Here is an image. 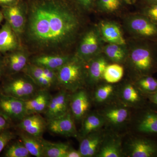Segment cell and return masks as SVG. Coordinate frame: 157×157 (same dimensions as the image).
I'll use <instances>...</instances> for the list:
<instances>
[{
  "mask_svg": "<svg viewBox=\"0 0 157 157\" xmlns=\"http://www.w3.org/2000/svg\"><path fill=\"white\" fill-rule=\"evenodd\" d=\"M82 12L67 0H33L26 5L21 44L36 55L69 53L83 33Z\"/></svg>",
  "mask_w": 157,
  "mask_h": 157,
  "instance_id": "1",
  "label": "cell"
},
{
  "mask_svg": "<svg viewBox=\"0 0 157 157\" xmlns=\"http://www.w3.org/2000/svg\"><path fill=\"white\" fill-rule=\"evenodd\" d=\"M125 62L136 78L152 76L157 72V42L137 40L128 49Z\"/></svg>",
  "mask_w": 157,
  "mask_h": 157,
  "instance_id": "2",
  "label": "cell"
},
{
  "mask_svg": "<svg viewBox=\"0 0 157 157\" xmlns=\"http://www.w3.org/2000/svg\"><path fill=\"white\" fill-rule=\"evenodd\" d=\"M56 73L59 87L70 93L83 89L87 84L86 63L75 54Z\"/></svg>",
  "mask_w": 157,
  "mask_h": 157,
  "instance_id": "3",
  "label": "cell"
},
{
  "mask_svg": "<svg viewBox=\"0 0 157 157\" xmlns=\"http://www.w3.org/2000/svg\"><path fill=\"white\" fill-rule=\"evenodd\" d=\"M3 83L1 92L25 101L33 97L41 89L23 72L9 76Z\"/></svg>",
  "mask_w": 157,
  "mask_h": 157,
  "instance_id": "4",
  "label": "cell"
},
{
  "mask_svg": "<svg viewBox=\"0 0 157 157\" xmlns=\"http://www.w3.org/2000/svg\"><path fill=\"white\" fill-rule=\"evenodd\" d=\"M103 41L98 27L90 28L80 36L75 54L87 63L102 53Z\"/></svg>",
  "mask_w": 157,
  "mask_h": 157,
  "instance_id": "5",
  "label": "cell"
},
{
  "mask_svg": "<svg viewBox=\"0 0 157 157\" xmlns=\"http://www.w3.org/2000/svg\"><path fill=\"white\" fill-rule=\"evenodd\" d=\"M125 27L137 40L157 42V24L144 14H132L125 18Z\"/></svg>",
  "mask_w": 157,
  "mask_h": 157,
  "instance_id": "6",
  "label": "cell"
},
{
  "mask_svg": "<svg viewBox=\"0 0 157 157\" xmlns=\"http://www.w3.org/2000/svg\"><path fill=\"white\" fill-rule=\"evenodd\" d=\"M2 12L6 21L9 23L21 42L26 21V5L19 1L12 6L2 7Z\"/></svg>",
  "mask_w": 157,
  "mask_h": 157,
  "instance_id": "7",
  "label": "cell"
},
{
  "mask_svg": "<svg viewBox=\"0 0 157 157\" xmlns=\"http://www.w3.org/2000/svg\"><path fill=\"white\" fill-rule=\"evenodd\" d=\"M71 94L67 90L61 88L56 94L52 96L47 109L44 113L46 120L60 117L70 111Z\"/></svg>",
  "mask_w": 157,
  "mask_h": 157,
  "instance_id": "8",
  "label": "cell"
},
{
  "mask_svg": "<svg viewBox=\"0 0 157 157\" xmlns=\"http://www.w3.org/2000/svg\"><path fill=\"white\" fill-rule=\"evenodd\" d=\"M0 112L10 121H20L27 115L25 101L0 92Z\"/></svg>",
  "mask_w": 157,
  "mask_h": 157,
  "instance_id": "9",
  "label": "cell"
},
{
  "mask_svg": "<svg viewBox=\"0 0 157 157\" xmlns=\"http://www.w3.org/2000/svg\"><path fill=\"white\" fill-rule=\"evenodd\" d=\"M30 54L22 46L7 53L4 57L6 74L11 76L22 72L29 63Z\"/></svg>",
  "mask_w": 157,
  "mask_h": 157,
  "instance_id": "10",
  "label": "cell"
},
{
  "mask_svg": "<svg viewBox=\"0 0 157 157\" xmlns=\"http://www.w3.org/2000/svg\"><path fill=\"white\" fill-rule=\"evenodd\" d=\"M47 121V129L52 133L67 137H78L74 119L70 111L60 117Z\"/></svg>",
  "mask_w": 157,
  "mask_h": 157,
  "instance_id": "11",
  "label": "cell"
},
{
  "mask_svg": "<svg viewBox=\"0 0 157 157\" xmlns=\"http://www.w3.org/2000/svg\"><path fill=\"white\" fill-rule=\"evenodd\" d=\"M47 126V120L39 113L26 116L17 125L20 131L40 138H42Z\"/></svg>",
  "mask_w": 157,
  "mask_h": 157,
  "instance_id": "12",
  "label": "cell"
},
{
  "mask_svg": "<svg viewBox=\"0 0 157 157\" xmlns=\"http://www.w3.org/2000/svg\"><path fill=\"white\" fill-rule=\"evenodd\" d=\"M71 54H40L30 58L29 63L42 67L57 70L70 59Z\"/></svg>",
  "mask_w": 157,
  "mask_h": 157,
  "instance_id": "13",
  "label": "cell"
},
{
  "mask_svg": "<svg viewBox=\"0 0 157 157\" xmlns=\"http://www.w3.org/2000/svg\"><path fill=\"white\" fill-rule=\"evenodd\" d=\"M90 105L89 96L87 92L83 89L71 93L70 110L75 120L83 119L90 109Z\"/></svg>",
  "mask_w": 157,
  "mask_h": 157,
  "instance_id": "14",
  "label": "cell"
},
{
  "mask_svg": "<svg viewBox=\"0 0 157 157\" xmlns=\"http://www.w3.org/2000/svg\"><path fill=\"white\" fill-rule=\"evenodd\" d=\"M128 155L131 157H156L157 143L146 138H135L128 144Z\"/></svg>",
  "mask_w": 157,
  "mask_h": 157,
  "instance_id": "15",
  "label": "cell"
},
{
  "mask_svg": "<svg viewBox=\"0 0 157 157\" xmlns=\"http://www.w3.org/2000/svg\"><path fill=\"white\" fill-rule=\"evenodd\" d=\"M108 60L101 53L86 63L88 66L86 67L87 84L92 86L104 79V71L108 65Z\"/></svg>",
  "mask_w": 157,
  "mask_h": 157,
  "instance_id": "16",
  "label": "cell"
},
{
  "mask_svg": "<svg viewBox=\"0 0 157 157\" xmlns=\"http://www.w3.org/2000/svg\"><path fill=\"white\" fill-rule=\"evenodd\" d=\"M102 39L108 43L126 45L120 27L116 23L103 21L98 26Z\"/></svg>",
  "mask_w": 157,
  "mask_h": 157,
  "instance_id": "17",
  "label": "cell"
},
{
  "mask_svg": "<svg viewBox=\"0 0 157 157\" xmlns=\"http://www.w3.org/2000/svg\"><path fill=\"white\" fill-rule=\"evenodd\" d=\"M104 138L103 133L98 130L81 138L78 150L82 157L96 156Z\"/></svg>",
  "mask_w": 157,
  "mask_h": 157,
  "instance_id": "18",
  "label": "cell"
},
{
  "mask_svg": "<svg viewBox=\"0 0 157 157\" xmlns=\"http://www.w3.org/2000/svg\"><path fill=\"white\" fill-rule=\"evenodd\" d=\"M22 46L17 35L6 21L0 29V52L7 53Z\"/></svg>",
  "mask_w": 157,
  "mask_h": 157,
  "instance_id": "19",
  "label": "cell"
},
{
  "mask_svg": "<svg viewBox=\"0 0 157 157\" xmlns=\"http://www.w3.org/2000/svg\"><path fill=\"white\" fill-rule=\"evenodd\" d=\"M52 97L49 90H39L33 97L25 101L27 115L44 113Z\"/></svg>",
  "mask_w": 157,
  "mask_h": 157,
  "instance_id": "20",
  "label": "cell"
},
{
  "mask_svg": "<svg viewBox=\"0 0 157 157\" xmlns=\"http://www.w3.org/2000/svg\"><path fill=\"white\" fill-rule=\"evenodd\" d=\"M122 156L121 142L118 137L104 138L96 157H120Z\"/></svg>",
  "mask_w": 157,
  "mask_h": 157,
  "instance_id": "21",
  "label": "cell"
},
{
  "mask_svg": "<svg viewBox=\"0 0 157 157\" xmlns=\"http://www.w3.org/2000/svg\"><path fill=\"white\" fill-rule=\"evenodd\" d=\"M142 94L135 85L127 83L124 85L119 93L122 102L129 106H140L143 103Z\"/></svg>",
  "mask_w": 157,
  "mask_h": 157,
  "instance_id": "22",
  "label": "cell"
},
{
  "mask_svg": "<svg viewBox=\"0 0 157 157\" xmlns=\"http://www.w3.org/2000/svg\"><path fill=\"white\" fill-rule=\"evenodd\" d=\"M137 131L147 134H157V112L148 110L141 114L137 121Z\"/></svg>",
  "mask_w": 157,
  "mask_h": 157,
  "instance_id": "23",
  "label": "cell"
},
{
  "mask_svg": "<svg viewBox=\"0 0 157 157\" xmlns=\"http://www.w3.org/2000/svg\"><path fill=\"white\" fill-rule=\"evenodd\" d=\"M105 121L104 117L98 113H93L86 115L83 118L78 135L82 138L92 132L100 130L104 125Z\"/></svg>",
  "mask_w": 157,
  "mask_h": 157,
  "instance_id": "24",
  "label": "cell"
},
{
  "mask_svg": "<svg viewBox=\"0 0 157 157\" xmlns=\"http://www.w3.org/2000/svg\"><path fill=\"white\" fill-rule=\"evenodd\" d=\"M20 138L31 155L36 157H44L43 138H38L20 131Z\"/></svg>",
  "mask_w": 157,
  "mask_h": 157,
  "instance_id": "25",
  "label": "cell"
},
{
  "mask_svg": "<svg viewBox=\"0 0 157 157\" xmlns=\"http://www.w3.org/2000/svg\"><path fill=\"white\" fill-rule=\"evenodd\" d=\"M102 53L108 59L116 63H121L126 60L128 48L126 45L108 43L103 47Z\"/></svg>",
  "mask_w": 157,
  "mask_h": 157,
  "instance_id": "26",
  "label": "cell"
},
{
  "mask_svg": "<svg viewBox=\"0 0 157 157\" xmlns=\"http://www.w3.org/2000/svg\"><path fill=\"white\" fill-rule=\"evenodd\" d=\"M129 111L127 108L119 106L108 107L104 110L102 115L105 121L115 126L122 124L128 119Z\"/></svg>",
  "mask_w": 157,
  "mask_h": 157,
  "instance_id": "27",
  "label": "cell"
},
{
  "mask_svg": "<svg viewBox=\"0 0 157 157\" xmlns=\"http://www.w3.org/2000/svg\"><path fill=\"white\" fill-rule=\"evenodd\" d=\"M44 157H66L70 147L66 143H54L43 139Z\"/></svg>",
  "mask_w": 157,
  "mask_h": 157,
  "instance_id": "28",
  "label": "cell"
},
{
  "mask_svg": "<svg viewBox=\"0 0 157 157\" xmlns=\"http://www.w3.org/2000/svg\"><path fill=\"white\" fill-rule=\"evenodd\" d=\"M134 84L139 91L145 96L157 92V79L152 76H141L136 78Z\"/></svg>",
  "mask_w": 157,
  "mask_h": 157,
  "instance_id": "29",
  "label": "cell"
},
{
  "mask_svg": "<svg viewBox=\"0 0 157 157\" xmlns=\"http://www.w3.org/2000/svg\"><path fill=\"white\" fill-rule=\"evenodd\" d=\"M124 2V0H96L95 6L99 12L112 14L119 11Z\"/></svg>",
  "mask_w": 157,
  "mask_h": 157,
  "instance_id": "30",
  "label": "cell"
},
{
  "mask_svg": "<svg viewBox=\"0 0 157 157\" xmlns=\"http://www.w3.org/2000/svg\"><path fill=\"white\" fill-rule=\"evenodd\" d=\"M123 67L118 63L108 64L104 74V79L108 83H117L120 81L123 76Z\"/></svg>",
  "mask_w": 157,
  "mask_h": 157,
  "instance_id": "31",
  "label": "cell"
},
{
  "mask_svg": "<svg viewBox=\"0 0 157 157\" xmlns=\"http://www.w3.org/2000/svg\"><path fill=\"white\" fill-rule=\"evenodd\" d=\"M4 155L6 157H29L31 154L21 140L8 144Z\"/></svg>",
  "mask_w": 157,
  "mask_h": 157,
  "instance_id": "32",
  "label": "cell"
},
{
  "mask_svg": "<svg viewBox=\"0 0 157 157\" xmlns=\"http://www.w3.org/2000/svg\"><path fill=\"white\" fill-rule=\"evenodd\" d=\"M114 87L110 83L100 86L94 93V100L98 103H103L108 100L114 91Z\"/></svg>",
  "mask_w": 157,
  "mask_h": 157,
  "instance_id": "33",
  "label": "cell"
},
{
  "mask_svg": "<svg viewBox=\"0 0 157 157\" xmlns=\"http://www.w3.org/2000/svg\"><path fill=\"white\" fill-rule=\"evenodd\" d=\"M141 14L157 24V4L145 5L142 9Z\"/></svg>",
  "mask_w": 157,
  "mask_h": 157,
  "instance_id": "34",
  "label": "cell"
},
{
  "mask_svg": "<svg viewBox=\"0 0 157 157\" xmlns=\"http://www.w3.org/2000/svg\"><path fill=\"white\" fill-rule=\"evenodd\" d=\"M14 137V133L8 129L0 133V153Z\"/></svg>",
  "mask_w": 157,
  "mask_h": 157,
  "instance_id": "35",
  "label": "cell"
},
{
  "mask_svg": "<svg viewBox=\"0 0 157 157\" xmlns=\"http://www.w3.org/2000/svg\"><path fill=\"white\" fill-rule=\"evenodd\" d=\"M74 3L82 11H90L95 6L96 0H73Z\"/></svg>",
  "mask_w": 157,
  "mask_h": 157,
  "instance_id": "36",
  "label": "cell"
},
{
  "mask_svg": "<svg viewBox=\"0 0 157 157\" xmlns=\"http://www.w3.org/2000/svg\"><path fill=\"white\" fill-rule=\"evenodd\" d=\"M10 121L8 117L0 112V133L9 129Z\"/></svg>",
  "mask_w": 157,
  "mask_h": 157,
  "instance_id": "37",
  "label": "cell"
},
{
  "mask_svg": "<svg viewBox=\"0 0 157 157\" xmlns=\"http://www.w3.org/2000/svg\"><path fill=\"white\" fill-rule=\"evenodd\" d=\"M66 157H82L79 150H76L70 147L68 151Z\"/></svg>",
  "mask_w": 157,
  "mask_h": 157,
  "instance_id": "38",
  "label": "cell"
},
{
  "mask_svg": "<svg viewBox=\"0 0 157 157\" xmlns=\"http://www.w3.org/2000/svg\"><path fill=\"white\" fill-rule=\"evenodd\" d=\"M19 0H0V6L2 7L12 6L17 3Z\"/></svg>",
  "mask_w": 157,
  "mask_h": 157,
  "instance_id": "39",
  "label": "cell"
},
{
  "mask_svg": "<svg viewBox=\"0 0 157 157\" xmlns=\"http://www.w3.org/2000/svg\"><path fill=\"white\" fill-rule=\"evenodd\" d=\"M5 74H6V70H5L4 58L3 57L0 56V79Z\"/></svg>",
  "mask_w": 157,
  "mask_h": 157,
  "instance_id": "40",
  "label": "cell"
},
{
  "mask_svg": "<svg viewBox=\"0 0 157 157\" xmlns=\"http://www.w3.org/2000/svg\"><path fill=\"white\" fill-rule=\"evenodd\" d=\"M147 97L151 101V102L157 106V92L154 94L148 95L147 96Z\"/></svg>",
  "mask_w": 157,
  "mask_h": 157,
  "instance_id": "41",
  "label": "cell"
},
{
  "mask_svg": "<svg viewBox=\"0 0 157 157\" xmlns=\"http://www.w3.org/2000/svg\"><path fill=\"white\" fill-rule=\"evenodd\" d=\"M145 5L157 4V0H144Z\"/></svg>",
  "mask_w": 157,
  "mask_h": 157,
  "instance_id": "42",
  "label": "cell"
},
{
  "mask_svg": "<svg viewBox=\"0 0 157 157\" xmlns=\"http://www.w3.org/2000/svg\"><path fill=\"white\" fill-rule=\"evenodd\" d=\"M4 18V16H3L2 12V11H0V23L2 22Z\"/></svg>",
  "mask_w": 157,
  "mask_h": 157,
  "instance_id": "43",
  "label": "cell"
}]
</instances>
